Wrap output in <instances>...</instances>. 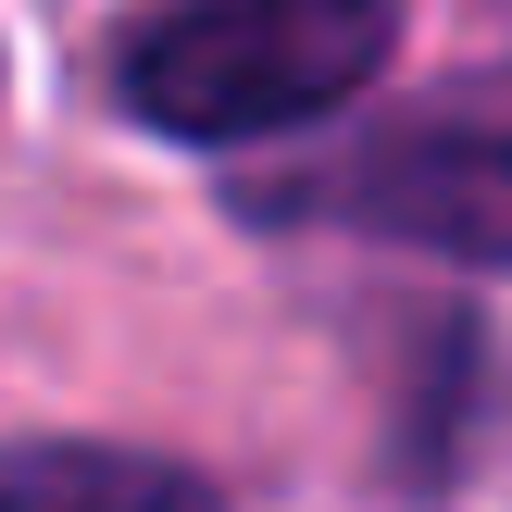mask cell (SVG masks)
Segmentation results:
<instances>
[{
	"label": "cell",
	"mask_w": 512,
	"mask_h": 512,
	"mask_svg": "<svg viewBox=\"0 0 512 512\" xmlns=\"http://www.w3.org/2000/svg\"><path fill=\"white\" fill-rule=\"evenodd\" d=\"M400 50V0H163L125 38V100L163 138L313 125Z\"/></svg>",
	"instance_id": "6da1fadb"
},
{
	"label": "cell",
	"mask_w": 512,
	"mask_h": 512,
	"mask_svg": "<svg viewBox=\"0 0 512 512\" xmlns=\"http://www.w3.org/2000/svg\"><path fill=\"white\" fill-rule=\"evenodd\" d=\"M350 213L413 238V250H450V263H512V88L413 113L363 163Z\"/></svg>",
	"instance_id": "7a4b0ae2"
},
{
	"label": "cell",
	"mask_w": 512,
	"mask_h": 512,
	"mask_svg": "<svg viewBox=\"0 0 512 512\" xmlns=\"http://www.w3.org/2000/svg\"><path fill=\"white\" fill-rule=\"evenodd\" d=\"M0 512H213V488L188 463H150V450L25 438V450H0Z\"/></svg>",
	"instance_id": "3957f363"
}]
</instances>
